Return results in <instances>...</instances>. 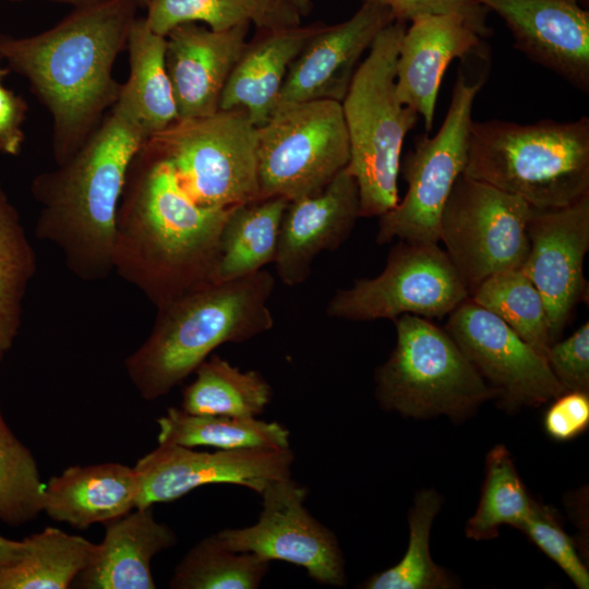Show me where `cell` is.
<instances>
[{
    "instance_id": "24",
    "label": "cell",
    "mask_w": 589,
    "mask_h": 589,
    "mask_svg": "<svg viewBox=\"0 0 589 589\" xmlns=\"http://www.w3.org/2000/svg\"><path fill=\"white\" fill-rule=\"evenodd\" d=\"M136 470L119 462L72 466L44 488L43 512L55 521L76 529L105 524L137 505Z\"/></svg>"
},
{
    "instance_id": "25",
    "label": "cell",
    "mask_w": 589,
    "mask_h": 589,
    "mask_svg": "<svg viewBox=\"0 0 589 589\" xmlns=\"http://www.w3.org/2000/svg\"><path fill=\"white\" fill-rule=\"evenodd\" d=\"M287 205L285 199L269 197L230 209L220 233L218 281L248 276L274 263Z\"/></svg>"
},
{
    "instance_id": "28",
    "label": "cell",
    "mask_w": 589,
    "mask_h": 589,
    "mask_svg": "<svg viewBox=\"0 0 589 589\" xmlns=\"http://www.w3.org/2000/svg\"><path fill=\"white\" fill-rule=\"evenodd\" d=\"M194 373L180 406L191 414L257 417L273 397L271 384L260 372L241 371L217 354L204 360Z\"/></svg>"
},
{
    "instance_id": "30",
    "label": "cell",
    "mask_w": 589,
    "mask_h": 589,
    "mask_svg": "<svg viewBox=\"0 0 589 589\" xmlns=\"http://www.w3.org/2000/svg\"><path fill=\"white\" fill-rule=\"evenodd\" d=\"M130 75L125 82L148 136L178 119L166 68V36L151 29L144 17L132 23L127 46Z\"/></svg>"
},
{
    "instance_id": "16",
    "label": "cell",
    "mask_w": 589,
    "mask_h": 589,
    "mask_svg": "<svg viewBox=\"0 0 589 589\" xmlns=\"http://www.w3.org/2000/svg\"><path fill=\"white\" fill-rule=\"evenodd\" d=\"M529 251L521 269L542 296L553 342L587 296L584 262L589 250V193L554 209H533Z\"/></svg>"
},
{
    "instance_id": "41",
    "label": "cell",
    "mask_w": 589,
    "mask_h": 589,
    "mask_svg": "<svg viewBox=\"0 0 589 589\" xmlns=\"http://www.w3.org/2000/svg\"><path fill=\"white\" fill-rule=\"evenodd\" d=\"M25 99L14 91L0 84V152L16 156L25 142L23 129L27 115Z\"/></svg>"
},
{
    "instance_id": "4",
    "label": "cell",
    "mask_w": 589,
    "mask_h": 589,
    "mask_svg": "<svg viewBox=\"0 0 589 589\" xmlns=\"http://www.w3.org/2000/svg\"><path fill=\"white\" fill-rule=\"evenodd\" d=\"M274 285L273 275L261 269L206 285L157 309L149 335L124 361L140 396L147 401L166 396L220 345L269 330Z\"/></svg>"
},
{
    "instance_id": "23",
    "label": "cell",
    "mask_w": 589,
    "mask_h": 589,
    "mask_svg": "<svg viewBox=\"0 0 589 589\" xmlns=\"http://www.w3.org/2000/svg\"><path fill=\"white\" fill-rule=\"evenodd\" d=\"M105 537L93 562L75 578L85 589H154L151 561L172 548L175 531L154 517L153 507H136L107 521Z\"/></svg>"
},
{
    "instance_id": "26",
    "label": "cell",
    "mask_w": 589,
    "mask_h": 589,
    "mask_svg": "<svg viewBox=\"0 0 589 589\" xmlns=\"http://www.w3.org/2000/svg\"><path fill=\"white\" fill-rule=\"evenodd\" d=\"M144 17L151 29L166 36L183 23H204L212 31L242 24L275 29L301 24V15L283 0H151Z\"/></svg>"
},
{
    "instance_id": "10",
    "label": "cell",
    "mask_w": 589,
    "mask_h": 589,
    "mask_svg": "<svg viewBox=\"0 0 589 589\" xmlns=\"http://www.w3.org/2000/svg\"><path fill=\"white\" fill-rule=\"evenodd\" d=\"M482 81L470 83L459 70L445 119L433 137L423 136L400 160L407 191L380 216L375 241L440 242L443 207L468 159L472 107Z\"/></svg>"
},
{
    "instance_id": "35",
    "label": "cell",
    "mask_w": 589,
    "mask_h": 589,
    "mask_svg": "<svg viewBox=\"0 0 589 589\" xmlns=\"http://www.w3.org/2000/svg\"><path fill=\"white\" fill-rule=\"evenodd\" d=\"M528 494L508 449L494 446L486 455L485 479L474 515L466 525V534L476 541L498 536L504 525L519 528L531 510Z\"/></svg>"
},
{
    "instance_id": "31",
    "label": "cell",
    "mask_w": 589,
    "mask_h": 589,
    "mask_svg": "<svg viewBox=\"0 0 589 589\" xmlns=\"http://www.w3.org/2000/svg\"><path fill=\"white\" fill-rule=\"evenodd\" d=\"M35 250L0 183V362L20 333L24 299L36 273Z\"/></svg>"
},
{
    "instance_id": "44",
    "label": "cell",
    "mask_w": 589,
    "mask_h": 589,
    "mask_svg": "<svg viewBox=\"0 0 589 589\" xmlns=\"http://www.w3.org/2000/svg\"><path fill=\"white\" fill-rule=\"evenodd\" d=\"M1 1L19 2V1H26V0H1ZM48 1L71 4V5H74V8H76V7H81L89 2H93L95 0H48Z\"/></svg>"
},
{
    "instance_id": "20",
    "label": "cell",
    "mask_w": 589,
    "mask_h": 589,
    "mask_svg": "<svg viewBox=\"0 0 589 589\" xmlns=\"http://www.w3.org/2000/svg\"><path fill=\"white\" fill-rule=\"evenodd\" d=\"M250 24L212 31L183 23L166 35V68L178 119L207 116L219 110L225 84L240 58Z\"/></svg>"
},
{
    "instance_id": "37",
    "label": "cell",
    "mask_w": 589,
    "mask_h": 589,
    "mask_svg": "<svg viewBox=\"0 0 589 589\" xmlns=\"http://www.w3.org/2000/svg\"><path fill=\"white\" fill-rule=\"evenodd\" d=\"M518 529L554 561L577 588H589L588 569L553 508L533 500L529 515Z\"/></svg>"
},
{
    "instance_id": "39",
    "label": "cell",
    "mask_w": 589,
    "mask_h": 589,
    "mask_svg": "<svg viewBox=\"0 0 589 589\" xmlns=\"http://www.w3.org/2000/svg\"><path fill=\"white\" fill-rule=\"evenodd\" d=\"M386 7L395 20L410 22L421 15L459 14L481 36H488L491 29L486 25L488 9L477 0H361Z\"/></svg>"
},
{
    "instance_id": "43",
    "label": "cell",
    "mask_w": 589,
    "mask_h": 589,
    "mask_svg": "<svg viewBox=\"0 0 589 589\" xmlns=\"http://www.w3.org/2000/svg\"><path fill=\"white\" fill-rule=\"evenodd\" d=\"M289 5H291L293 9L297 10V12L302 15H308L311 12L312 9V1L311 0H283Z\"/></svg>"
},
{
    "instance_id": "21",
    "label": "cell",
    "mask_w": 589,
    "mask_h": 589,
    "mask_svg": "<svg viewBox=\"0 0 589 589\" xmlns=\"http://www.w3.org/2000/svg\"><path fill=\"white\" fill-rule=\"evenodd\" d=\"M481 44L480 36L459 14H429L410 21L398 50L396 91L399 100L432 130L440 85L449 63Z\"/></svg>"
},
{
    "instance_id": "18",
    "label": "cell",
    "mask_w": 589,
    "mask_h": 589,
    "mask_svg": "<svg viewBox=\"0 0 589 589\" xmlns=\"http://www.w3.org/2000/svg\"><path fill=\"white\" fill-rule=\"evenodd\" d=\"M509 28L530 60L589 93V12L566 0H477Z\"/></svg>"
},
{
    "instance_id": "32",
    "label": "cell",
    "mask_w": 589,
    "mask_h": 589,
    "mask_svg": "<svg viewBox=\"0 0 589 589\" xmlns=\"http://www.w3.org/2000/svg\"><path fill=\"white\" fill-rule=\"evenodd\" d=\"M469 299L501 318L545 357L553 344L545 303L520 267L485 278L470 291Z\"/></svg>"
},
{
    "instance_id": "3",
    "label": "cell",
    "mask_w": 589,
    "mask_h": 589,
    "mask_svg": "<svg viewBox=\"0 0 589 589\" xmlns=\"http://www.w3.org/2000/svg\"><path fill=\"white\" fill-rule=\"evenodd\" d=\"M148 137L125 83L83 146L31 184L40 209L35 235L59 250L68 269L87 283L113 273L115 220L129 167Z\"/></svg>"
},
{
    "instance_id": "1",
    "label": "cell",
    "mask_w": 589,
    "mask_h": 589,
    "mask_svg": "<svg viewBox=\"0 0 589 589\" xmlns=\"http://www.w3.org/2000/svg\"><path fill=\"white\" fill-rule=\"evenodd\" d=\"M231 208L195 203L171 165L143 145L116 214L113 273L156 309L218 281L220 233Z\"/></svg>"
},
{
    "instance_id": "47",
    "label": "cell",
    "mask_w": 589,
    "mask_h": 589,
    "mask_svg": "<svg viewBox=\"0 0 589 589\" xmlns=\"http://www.w3.org/2000/svg\"><path fill=\"white\" fill-rule=\"evenodd\" d=\"M566 1L579 4V1H581V0H566Z\"/></svg>"
},
{
    "instance_id": "27",
    "label": "cell",
    "mask_w": 589,
    "mask_h": 589,
    "mask_svg": "<svg viewBox=\"0 0 589 589\" xmlns=\"http://www.w3.org/2000/svg\"><path fill=\"white\" fill-rule=\"evenodd\" d=\"M24 542L20 560L0 573V589H68L98 551V544L55 527Z\"/></svg>"
},
{
    "instance_id": "40",
    "label": "cell",
    "mask_w": 589,
    "mask_h": 589,
    "mask_svg": "<svg viewBox=\"0 0 589 589\" xmlns=\"http://www.w3.org/2000/svg\"><path fill=\"white\" fill-rule=\"evenodd\" d=\"M589 425V393L565 392L553 399L544 413L546 434L558 442L570 441Z\"/></svg>"
},
{
    "instance_id": "22",
    "label": "cell",
    "mask_w": 589,
    "mask_h": 589,
    "mask_svg": "<svg viewBox=\"0 0 589 589\" xmlns=\"http://www.w3.org/2000/svg\"><path fill=\"white\" fill-rule=\"evenodd\" d=\"M323 23L260 29L247 43L221 93L219 109H243L255 127L273 113L292 61Z\"/></svg>"
},
{
    "instance_id": "46",
    "label": "cell",
    "mask_w": 589,
    "mask_h": 589,
    "mask_svg": "<svg viewBox=\"0 0 589 589\" xmlns=\"http://www.w3.org/2000/svg\"><path fill=\"white\" fill-rule=\"evenodd\" d=\"M133 1H135L137 4L146 5L151 0H133Z\"/></svg>"
},
{
    "instance_id": "6",
    "label": "cell",
    "mask_w": 589,
    "mask_h": 589,
    "mask_svg": "<svg viewBox=\"0 0 589 589\" xmlns=\"http://www.w3.org/2000/svg\"><path fill=\"white\" fill-rule=\"evenodd\" d=\"M406 28L407 22L395 20L377 34L340 103L350 152L346 170L358 185L360 217H380L399 201L401 148L419 117L396 91Z\"/></svg>"
},
{
    "instance_id": "13",
    "label": "cell",
    "mask_w": 589,
    "mask_h": 589,
    "mask_svg": "<svg viewBox=\"0 0 589 589\" xmlns=\"http://www.w3.org/2000/svg\"><path fill=\"white\" fill-rule=\"evenodd\" d=\"M257 521L215 533L233 552L254 553L305 568L318 584H346L345 560L336 536L306 509L308 489L290 477L269 483Z\"/></svg>"
},
{
    "instance_id": "45",
    "label": "cell",
    "mask_w": 589,
    "mask_h": 589,
    "mask_svg": "<svg viewBox=\"0 0 589 589\" xmlns=\"http://www.w3.org/2000/svg\"><path fill=\"white\" fill-rule=\"evenodd\" d=\"M10 69L0 59V84L3 83L4 77L9 74Z\"/></svg>"
},
{
    "instance_id": "12",
    "label": "cell",
    "mask_w": 589,
    "mask_h": 589,
    "mask_svg": "<svg viewBox=\"0 0 589 589\" xmlns=\"http://www.w3.org/2000/svg\"><path fill=\"white\" fill-rule=\"evenodd\" d=\"M533 209L489 183L465 175L457 178L441 214L440 241L469 294L485 278L521 267Z\"/></svg>"
},
{
    "instance_id": "36",
    "label": "cell",
    "mask_w": 589,
    "mask_h": 589,
    "mask_svg": "<svg viewBox=\"0 0 589 589\" xmlns=\"http://www.w3.org/2000/svg\"><path fill=\"white\" fill-rule=\"evenodd\" d=\"M44 488L32 452L0 411V520L17 526L34 519L43 512Z\"/></svg>"
},
{
    "instance_id": "2",
    "label": "cell",
    "mask_w": 589,
    "mask_h": 589,
    "mask_svg": "<svg viewBox=\"0 0 589 589\" xmlns=\"http://www.w3.org/2000/svg\"><path fill=\"white\" fill-rule=\"evenodd\" d=\"M133 0H95L32 36L0 34V59L29 84L52 119V154L68 161L119 98L112 76L136 19Z\"/></svg>"
},
{
    "instance_id": "33",
    "label": "cell",
    "mask_w": 589,
    "mask_h": 589,
    "mask_svg": "<svg viewBox=\"0 0 589 589\" xmlns=\"http://www.w3.org/2000/svg\"><path fill=\"white\" fill-rule=\"evenodd\" d=\"M442 498L433 489L418 492L408 516L409 542L402 558L394 566L365 580L364 589H447L456 587L453 577L435 564L430 553V533Z\"/></svg>"
},
{
    "instance_id": "14",
    "label": "cell",
    "mask_w": 589,
    "mask_h": 589,
    "mask_svg": "<svg viewBox=\"0 0 589 589\" xmlns=\"http://www.w3.org/2000/svg\"><path fill=\"white\" fill-rule=\"evenodd\" d=\"M447 316L445 330L504 409L540 406L567 392L544 356L469 298Z\"/></svg>"
},
{
    "instance_id": "34",
    "label": "cell",
    "mask_w": 589,
    "mask_h": 589,
    "mask_svg": "<svg viewBox=\"0 0 589 589\" xmlns=\"http://www.w3.org/2000/svg\"><path fill=\"white\" fill-rule=\"evenodd\" d=\"M271 561L250 552H233L214 534L194 544L177 565L172 589H256Z\"/></svg>"
},
{
    "instance_id": "5",
    "label": "cell",
    "mask_w": 589,
    "mask_h": 589,
    "mask_svg": "<svg viewBox=\"0 0 589 589\" xmlns=\"http://www.w3.org/2000/svg\"><path fill=\"white\" fill-rule=\"evenodd\" d=\"M462 175L536 209L568 206L589 193V118L530 124L473 121Z\"/></svg>"
},
{
    "instance_id": "11",
    "label": "cell",
    "mask_w": 589,
    "mask_h": 589,
    "mask_svg": "<svg viewBox=\"0 0 589 589\" xmlns=\"http://www.w3.org/2000/svg\"><path fill=\"white\" fill-rule=\"evenodd\" d=\"M468 298L466 283L438 243L398 240L381 274L338 289L326 314L353 322L394 321L405 314L441 318Z\"/></svg>"
},
{
    "instance_id": "8",
    "label": "cell",
    "mask_w": 589,
    "mask_h": 589,
    "mask_svg": "<svg viewBox=\"0 0 589 589\" xmlns=\"http://www.w3.org/2000/svg\"><path fill=\"white\" fill-rule=\"evenodd\" d=\"M257 127L243 109L177 119L144 147L168 161L199 205L231 208L259 199Z\"/></svg>"
},
{
    "instance_id": "38",
    "label": "cell",
    "mask_w": 589,
    "mask_h": 589,
    "mask_svg": "<svg viewBox=\"0 0 589 589\" xmlns=\"http://www.w3.org/2000/svg\"><path fill=\"white\" fill-rule=\"evenodd\" d=\"M545 359L567 392L589 393V322L567 338L554 341Z\"/></svg>"
},
{
    "instance_id": "19",
    "label": "cell",
    "mask_w": 589,
    "mask_h": 589,
    "mask_svg": "<svg viewBox=\"0 0 589 589\" xmlns=\"http://www.w3.org/2000/svg\"><path fill=\"white\" fill-rule=\"evenodd\" d=\"M359 218L358 185L346 168L318 193L288 202L274 260L281 283L303 284L317 255L339 249Z\"/></svg>"
},
{
    "instance_id": "29",
    "label": "cell",
    "mask_w": 589,
    "mask_h": 589,
    "mask_svg": "<svg viewBox=\"0 0 589 589\" xmlns=\"http://www.w3.org/2000/svg\"><path fill=\"white\" fill-rule=\"evenodd\" d=\"M156 422L158 443L218 449L290 447V432L285 425L257 417L200 416L170 407Z\"/></svg>"
},
{
    "instance_id": "15",
    "label": "cell",
    "mask_w": 589,
    "mask_h": 589,
    "mask_svg": "<svg viewBox=\"0 0 589 589\" xmlns=\"http://www.w3.org/2000/svg\"><path fill=\"white\" fill-rule=\"evenodd\" d=\"M158 444L134 467L141 488L136 507L171 502L205 484H237L261 494L273 481L290 477L294 461L290 447L197 452Z\"/></svg>"
},
{
    "instance_id": "17",
    "label": "cell",
    "mask_w": 589,
    "mask_h": 589,
    "mask_svg": "<svg viewBox=\"0 0 589 589\" xmlns=\"http://www.w3.org/2000/svg\"><path fill=\"white\" fill-rule=\"evenodd\" d=\"M394 21L386 7L362 2L350 19L324 24L289 67L276 106L322 99L341 103L361 57Z\"/></svg>"
},
{
    "instance_id": "7",
    "label": "cell",
    "mask_w": 589,
    "mask_h": 589,
    "mask_svg": "<svg viewBox=\"0 0 589 589\" xmlns=\"http://www.w3.org/2000/svg\"><path fill=\"white\" fill-rule=\"evenodd\" d=\"M396 345L375 371V397L385 411L462 421L496 393L445 330L429 318L394 320Z\"/></svg>"
},
{
    "instance_id": "9",
    "label": "cell",
    "mask_w": 589,
    "mask_h": 589,
    "mask_svg": "<svg viewBox=\"0 0 589 589\" xmlns=\"http://www.w3.org/2000/svg\"><path fill=\"white\" fill-rule=\"evenodd\" d=\"M259 199L288 202L322 191L349 163L341 104L287 103L257 127Z\"/></svg>"
},
{
    "instance_id": "42",
    "label": "cell",
    "mask_w": 589,
    "mask_h": 589,
    "mask_svg": "<svg viewBox=\"0 0 589 589\" xmlns=\"http://www.w3.org/2000/svg\"><path fill=\"white\" fill-rule=\"evenodd\" d=\"M24 549V539L15 541L0 536V573L20 560Z\"/></svg>"
}]
</instances>
